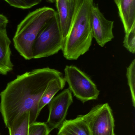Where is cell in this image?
Masks as SVG:
<instances>
[{
  "label": "cell",
  "mask_w": 135,
  "mask_h": 135,
  "mask_svg": "<svg viewBox=\"0 0 135 135\" xmlns=\"http://www.w3.org/2000/svg\"><path fill=\"white\" fill-rule=\"evenodd\" d=\"M64 79L74 96L82 103L98 98L100 91L96 85L85 72L75 66L67 65Z\"/></svg>",
  "instance_id": "cell-4"
},
{
  "label": "cell",
  "mask_w": 135,
  "mask_h": 135,
  "mask_svg": "<svg viewBox=\"0 0 135 135\" xmlns=\"http://www.w3.org/2000/svg\"><path fill=\"white\" fill-rule=\"evenodd\" d=\"M50 132L46 123L35 121L30 124L28 135H49Z\"/></svg>",
  "instance_id": "cell-15"
},
{
  "label": "cell",
  "mask_w": 135,
  "mask_h": 135,
  "mask_svg": "<svg viewBox=\"0 0 135 135\" xmlns=\"http://www.w3.org/2000/svg\"><path fill=\"white\" fill-rule=\"evenodd\" d=\"M8 23V20L7 17L2 14H0V29H6Z\"/></svg>",
  "instance_id": "cell-18"
},
{
  "label": "cell",
  "mask_w": 135,
  "mask_h": 135,
  "mask_svg": "<svg viewBox=\"0 0 135 135\" xmlns=\"http://www.w3.org/2000/svg\"><path fill=\"white\" fill-rule=\"evenodd\" d=\"M56 12L36 39L32 49V59L47 57L57 54L64 44Z\"/></svg>",
  "instance_id": "cell-3"
},
{
  "label": "cell",
  "mask_w": 135,
  "mask_h": 135,
  "mask_svg": "<svg viewBox=\"0 0 135 135\" xmlns=\"http://www.w3.org/2000/svg\"><path fill=\"white\" fill-rule=\"evenodd\" d=\"M13 7L22 9L31 8L40 4L43 0H4Z\"/></svg>",
  "instance_id": "cell-16"
},
{
  "label": "cell",
  "mask_w": 135,
  "mask_h": 135,
  "mask_svg": "<svg viewBox=\"0 0 135 135\" xmlns=\"http://www.w3.org/2000/svg\"><path fill=\"white\" fill-rule=\"evenodd\" d=\"M113 21L105 17L98 6L94 5L92 12V27L93 38L101 47L104 46L114 38Z\"/></svg>",
  "instance_id": "cell-7"
},
{
  "label": "cell",
  "mask_w": 135,
  "mask_h": 135,
  "mask_svg": "<svg viewBox=\"0 0 135 135\" xmlns=\"http://www.w3.org/2000/svg\"><path fill=\"white\" fill-rule=\"evenodd\" d=\"M125 34L135 27V0H114Z\"/></svg>",
  "instance_id": "cell-8"
},
{
  "label": "cell",
  "mask_w": 135,
  "mask_h": 135,
  "mask_svg": "<svg viewBox=\"0 0 135 135\" xmlns=\"http://www.w3.org/2000/svg\"><path fill=\"white\" fill-rule=\"evenodd\" d=\"M127 77L130 89L133 106L135 107V59L127 68Z\"/></svg>",
  "instance_id": "cell-14"
},
{
  "label": "cell",
  "mask_w": 135,
  "mask_h": 135,
  "mask_svg": "<svg viewBox=\"0 0 135 135\" xmlns=\"http://www.w3.org/2000/svg\"><path fill=\"white\" fill-rule=\"evenodd\" d=\"M46 1L49 3H52L55 2V0H46Z\"/></svg>",
  "instance_id": "cell-19"
},
{
  "label": "cell",
  "mask_w": 135,
  "mask_h": 135,
  "mask_svg": "<svg viewBox=\"0 0 135 135\" xmlns=\"http://www.w3.org/2000/svg\"><path fill=\"white\" fill-rule=\"evenodd\" d=\"M0 135H1V134H0Z\"/></svg>",
  "instance_id": "cell-21"
},
{
  "label": "cell",
  "mask_w": 135,
  "mask_h": 135,
  "mask_svg": "<svg viewBox=\"0 0 135 135\" xmlns=\"http://www.w3.org/2000/svg\"><path fill=\"white\" fill-rule=\"evenodd\" d=\"M73 102L72 93L69 88L54 97L49 102V115L46 123L51 132L60 127L66 120L68 109Z\"/></svg>",
  "instance_id": "cell-6"
},
{
  "label": "cell",
  "mask_w": 135,
  "mask_h": 135,
  "mask_svg": "<svg viewBox=\"0 0 135 135\" xmlns=\"http://www.w3.org/2000/svg\"><path fill=\"white\" fill-rule=\"evenodd\" d=\"M75 2H70L67 0H55L57 12L64 41L67 36L71 24Z\"/></svg>",
  "instance_id": "cell-9"
},
{
  "label": "cell",
  "mask_w": 135,
  "mask_h": 135,
  "mask_svg": "<svg viewBox=\"0 0 135 135\" xmlns=\"http://www.w3.org/2000/svg\"><path fill=\"white\" fill-rule=\"evenodd\" d=\"M62 73L49 67L35 69L18 75L0 93V113L8 128L25 113L36 120L38 105L49 83Z\"/></svg>",
  "instance_id": "cell-1"
},
{
  "label": "cell",
  "mask_w": 135,
  "mask_h": 135,
  "mask_svg": "<svg viewBox=\"0 0 135 135\" xmlns=\"http://www.w3.org/2000/svg\"><path fill=\"white\" fill-rule=\"evenodd\" d=\"M66 83L62 76L56 78L49 83L39 102L38 112L39 114L43 108L49 104L55 94L59 90L63 89Z\"/></svg>",
  "instance_id": "cell-12"
},
{
  "label": "cell",
  "mask_w": 135,
  "mask_h": 135,
  "mask_svg": "<svg viewBox=\"0 0 135 135\" xmlns=\"http://www.w3.org/2000/svg\"><path fill=\"white\" fill-rule=\"evenodd\" d=\"M36 119L29 113H25L8 128L9 135H28L30 124Z\"/></svg>",
  "instance_id": "cell-13"
},
{
  "label": "cell",
  "mask_w": 135,
  "mask_h": 135,
  "mask_svg": "<svg viewBox=\"0 0 135 135\" xmlns=\"http://www.w3.org/2000/svg\"><path fill=\"white\" fill-rule=\"evenodd\" d=\"M58 129L57 135H91L82 115L73 119L65 120Z\"/></svg>",
  "instance_id": "cell-11"
},
{
  "label": "cell",
  "mask_w": 135,
  "mask_h": 135,
  "mask_svg": "<svg viewBox=\"0 0 135 135\" xmlns=\"http://www.w3.org/2000/svg\"><path fill=\"white\" fill-rule=\"evenodd\" d=\"M124 47L131 53H135V27L125 34L123 42Z\"/></svg>",
  "instance_id": "cell-17"
},
{
  "label": "cell",
  "mask_w": 135,
  "mask_h": 135,
  "mask_svg": "<svg viewBox=\"0 0 135 135\" xmlns=\"http://www.w3.org/2000/svg\"><path fill=\"white\" fill-rule=\"evenodd\" d=\"M11 43L6 29H0V74L3 75L7 74L13 69L11 59Z\"/></svg>",
  "instance_id": "cell-10"
},
{
  "label": "cell",
  "mask_w": 135,
  "mask_h": 135,
  "mask_svg": "<svg viewBox=\"0 0 135 135\" xmlns=\"http://www.w3.org/2000/svg\"><path fill=\"white\" fill-rule=\"evenodd\" d=\"M67 1L69 2H75V0H67Z\"/></svg>",
  "instance_id": "cell-20"
},
{
  "label": "cell",
  "mask_w": 135,
  "mask_h": 135,
  "mask_svg": "<svg viewBox=\"0 0 135 135\" xmlns=\"http://www.w3.org/2000/svg\"><path fill=\"white\" fill-rule=\"evenodd\" d=\"M82 116L91 135H116L114 117L108 103L97 105Z\"/></svg>",
  "instance_id": "cell-5"
},
{
  "label": "cell",
  "mask_w": 135,
  "mask_h": 135,
  "mask_svg": "<svg viewBox=\"0 0 135 135\" xmlns=\"http://www.w3.org/2000/svg\"><path fill=\"white\" fill-rule=\"evenodd\" d=\"M56 12L50 7L44 6L37 9L29 13L17 25L13 38V45L25 60L32 59V47L36 39Z\"/></svg>",
  "instance_id": "cell-2"
}]
</instances>
